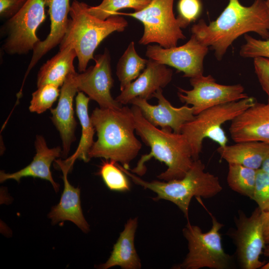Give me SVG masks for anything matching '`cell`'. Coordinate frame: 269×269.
Listing matches in <instances>:
<instances>
[{"instance_id": "27", "label": "cell", "mask_w": 269, "mask_h": 269, "mask_svg": "<svg viewBox=\"0 0 269 269\" xmlns=\"http://www.w3.org/2000/svg\"><path fill=\"white\" fill-rule=\"evenodd\" d=\"M151 0H103L95 6L88 7V11L92 15L102 20L116 15L120 9L131 8L138 11L147 6Z\"/></svg>"}, {"instance_id": "26", "label": "cell", "mask_w": 269, "mask_h": 269, "mask_svg": "<svg viewBox=\"0 0 269 269\" xmlns=\"http://www.w3.org/2000/svg\"><path fill=\"white\" fill-rule=\"evenodd\" d=\"M227 183L233 191L252 199L257 170L236 163H228Z\"/></svg>"}, {"instance_id": "14", "label": "cell", "mask_w": 269, "mask_h": 269, "mask_svg": "<svg viewBox=\"0 0 269 269\" xmlns=\"http://www.w3.org/2000/svg\"><path fill=\"white\" fill-rule=\"evenodd\" d=\"M154 97L158 101L156 105H150L147 100L139 97L134 98L129 104L137 106L145 119L155 127L180 134L184 124L195 116L192 107L187 105L179 108L173 107L163 95L161 88L155 93Z\"/></svg>"}, {"instance_id": "38", "label": "cell", "mask_w": 269, "mask_h": 269, "mask_svg": "<svg viewBox=\"0 0 269 269\" xmlns=\"http://www.w3.org/2000/svg\"><path fill=\"white\" fill-rule=\"evenodd\" d=\"M267 2L269 4V0H266Z\"/></svg>"}, {"instance_id": "1", "label": "cell", "mask_w": 269, "mask_h": 269, "mask_svg": "<svg viewBox=\"0 0 269 269\" xmlns=\"http://www.w3.org/2000/svg\"><path fill=\"white\" fill-rule=\"evenodd\" d=\"M191 30L201 43L212 48L220 60L241 35L253 32L264 40L269 39V4L266 0H255L246 6L239 0H229L215 20L207 24L200 19Z\"/></svg>"}, {"instance_id": "29", "label": "cell", "mask_w": 269, "mask_h": 269, "mask_svg": "<svg viewBox=\"0 0 269 269\" xmlns=\"http://www.w3.org/2000/svg\"><path fill=\"white\" fill-rule=\"evenodd\" d=\"M59 87L53 84H46L37 87L32 94L29 110L30 112L41 114L51 108L60 96Z\"/></svg>"}, {"instance_id": "23", "label": "cell", "mask_w": 269, "mask_h": 269, "mask_svg": "<svg viewBox=\"0 0 269 269\" xmlns=\"http://www.w3.org/2000/svg\"><path fill=\"white\" fill-rule=\"evenodd\" d=\"M76 57L75 50L70 46L60 49L40 67L37 74V87L46 84L62 86L68 75L76 72L73 62Z\"/></svg>"}, {"instance_id": "30", "label": "cell", "mask_w": 269, "mask_h": 269, "mask_svg": "<svg viewBox=\"0 0 269 269\" xmlns=\"http://www.w3.org/2000/svg\"><path fill=\"white\" fill-rule=\"evenodd\" d=\"M262 211H269V175L259 169L257 171L252 198Z\"/></svg>"}, {"instance_id": "8", "label": "cell", "mask_w": 269, "mask_h": 269, "mask_svg": "<svg viewBox=\"0 0 269 269\" xmlns=\"http://www.w3.org/2000/svg\"><path fill=\"white\" fill-rule=\"evenodd\" d=\"M174 0H151L142 10L131 13L117 12L116 15L132 16L144 26L143 35L139 43L147 45L157 43L168 48L177 46L178 40L184 39L177 19L173 11Z\"/></svg>"}, {"instance_id": "34", "label": "cell", "mask_w": 269, "mask_h": 269, "mask_svg": "<svg viewBox=\"0 0 269 269\" xmlns=\"http://www.w3.org/2000/svg\"><path fill=\"white\" fill-rule=\"evenodd\" d=\"M28 0H0V16L7 19L15 15Z\"/></svg>"}, {"instance_id": "35", "label": "cell", "mask_w": 269, "mask_h": 269, "mask_svg": "<svg viewBox=\"0 0 269 269\" xmlns=\"http://www.w3.org/2000/svg\"><path fill=\"white\" fill-rule=\"evenodd\" d=\"M262 230L266 245L269 244V211H262Z\"/></svg>"}, {"instance_id": "5", "label": "cell", "mask_w": 269, "mask_h": 269, "mask_svg": "<svg viewBox=\"0 0 269 269\" xmlns=\"http://www.w3.org/2000/svg\"><path fill=\"white\" fill-rule=\"evenodd\" d=\"M118 166L134 183L156 194L154 200H168L175 204L188 219V210L193 197L205 199L215 196L222 190L219 178L205 171V165L199 159L194 160L185 175L181 179L160 181H145L117 163Z\"/></svg>"}, {"instance_id": "2", "label": "cell", "mask_w": 269, "mask_h": 269, "mask_svg": "<svg viewBox=\"0 0 269 269\" xmlns=\"http://www.w3.org/2000/svg\"><path fill=\"white\" fill-rule=\"evenodd\" d=\"M91 119L97 133L89 153L92 158H104L120 162L126 169L137 155L142 144L134 134L135 120L131 108L119 110L96 108Z\"/></svg>"}, {"instance_id": "9", "label": "cell", "mask_w": 269, "mask_h": 269, "mask_svg": "<svg viewBox=\"0 0 269 269\" xmlns=\"http://www.w3.org/2000/svg\"><path fill=\"white\" fill-rule=\"evenodd\" d=\"M44 0H28L13 16L7 19L0 29L6 38L2 50L9 55L27 54L40 40L36 31L46 18Z\"/></svg>"}, {"instance_id": "31", "label": "cell", "mask_w": 269, "mask_h": 269, "mask_svg": "<svg viewBox=\"0 0 269 269\" xmlns=\"http://www.w3.org/2000/svg\"><path fill=\"white\" fill-rule=\"evenodd\" d=\"M245 43L242 45L239 54L243 58L262 57L269 58V39L261 40L245 34Z\"/></svg>"}, {"instance_id": "36", "label": "cell", "mask_w": 269, "mask_h": 269, "mask_svg": "<svg viewBox=\"0 0 269 269\" xmlns=\"http://www.w3.org/2000/svg\"><path fill=\"white\" fill-rule=\"evenodd\" d=\"M260 169L269 175V154L264 160Z\"/></svg>"}, {"instance_id": "7", "label": "cell", "mask_w": 269, "mask_h": 269, "mask_svg": "<svg viewBox=\"0 0 269 269\" xmlns=\"http://www.w3.org/2000/svg\"><path fill=\"white\" fill-rule=\"evenodd\" d=\"M209 213L212 225L207 232H203L199 226L191 224L188 220L182 232L188 242V252L182 263L173 269H229L232 267V258L225 252L220 233L224 225Z\"/></svg>"}, {"instance_id": "21", "label": "cell", "mask_w": 269, "mask_h": 269, "mask_svg": "<svg viewBox=\"0 0 269 269\" xmlns=\"http://www.w3.org/2000/svg\"><path fill=\"white\" fill-rule=\"evenodd\" d=\"M137 218H130L125 225L107 261L99 266L107 269L119 266L123 269H139L141 267L140 260L134 246V237L137 227Z\"/></svg>"}, {"instance_id": "16", "label": "cell", "mask_w": 269, "mask_h": 269, "mask_svg": "<svg viewBox=\"0 0 269 269\" xmlns=\"http://www.w3.org/2000/svg\"><path fill=\"white\" fill-rule=\"evenodd\" d=\"M172 76V70L166 65L149 58L139 76L121 91L115 99L122 105L129 104L136 97L148 100L154 97L159 89L165 87L171 82Z\"/></svg>"}, {"instance_id": "3", "label": "cell", "mask_w": 269, "mask_h": 269, "mask_svg": "<svg viewBox=\"0 0 269 269\" xmlns=\"http://www.w3.org/2000/svg\"><path fill=\"white\" fill-rule=\"evenodd\" d=\"M131 109L135 120V133L150 148V152L141 155L134 168L128 169L142 176L146 171L144 163L154 157L167 167L165 171L157 176L158 179L169 181L183 178L194 161L185 136L181 133L159 129L145 119L137 106L133 105Z\"/></svg>"}, {"instance_id": "15", "label": "cell", "mask_w": 269, "mask_h": 269, "mask_svg": "<svg viewBox=\"0 0 269 269\" xmlns=\"http://www.w3.org/2000/svg\"><path fill=\"white\" fill-rule=\"evenodd\" d=\"M76 74L75 72L68 75L62 86L56 107L50 109L52 122L61 137L62 154L64 157L67 156L72 142L76 140L75 132L77 123L73 105L74 97L79 92Z\"/></svg>"}, {"instance_id": "19", "label": "cell", "mask_w": 269, "mask_h": 269, "mask_svg": "<svg viewBox=\"0 0 269 269\" xmlns=\"http://www.w3.org/2000/svg\"><path fill=\"white\" fill-rule=\"evenodd\" d=\"M36 154L31 163L21 170L12 173L0 172V181L3 182L8 179H13L19 182L21 178L26 177L39 178L51 183L56 192L59 185L54 180L50 170L52 162L62 154L60 146L50 148L43 136L37 135L34 142Z\"/></svg>"}, {"instance_id": "33", "label": "cell", "mask_w": 269, "mask_h": 269, "mask_svg": "<svg viewBox=\"0 0 269 269\" xmlns=\"http://www.w3.org/2000/svg\"><path fill=\"white\" fill-rule=\"evenodd\" d=\"M255 72L263 90L268 97L269 106V58L258 57L254 58Z\"/></svg>"}, {"instance_id": "32", "label": "cell", "mask_w": 269, "mask_h": 269, "mask_svg": "<svg viewBox=\"0 0 269 269\" xmlns=\"http://www.w3.org/2000/svg\"><path fill=\"white\" fill-rule=\"evenodd\" d=\"M202 9L200 0H179L176 17L181 28H185L199 16Z\"/></svg>"}, {"instance_id": "11", "label": "cell", "mask_w": 269, "mask_h": 269, "mask_svg": "<svg viewBox=\"0 0 269 269\" xmlns=\"http://www.w3.org/2000/svg\"><path fill=\"white\" fill-rule=\"evenodd\" d=\"M236 229L231 237L236 247L239 264L243 269H261L265 264L260 256L266 246L262 230V211L257 207L247 217L239 212Z\"/></svg>"}, {"instance_id": "10", "label": "cell", "mask_w": 269, "mask_h": 269, "mask_svg": "<svg viewBox=\"0 0 269 269\" xmlns=\"http://www.w3.org/2000/svg\"><path fill=\"white\" fill-rule=\"evenodd\" d=\"M190 83L193 88L187 90L178 87L177 95L182 103L192 105L195 115L209 108L249 97L242 85H221L211 75L190 78Z\"/></svg>"}, {"instance_id": "37", "label": "cell", "mask_w": 269, "mask_h": 269, "mask_svg": "<svg viewBox=\"0 0 269 269\" xmlns=\"http://www.w3.org/2000/svg\"><path fill=\"white\" fill-rule=\"evenodd\" d=\"M263 254L265 256L269 258V244L266 245ZM261 269H269V261L267 263L266 262Z\"/></svg>"}, {"instance_id": "28", "label": "cell", "mask_w": 269, "mask_h": 269, "mask_svg": "<svg viewBox=\"0 0 269 269\" xmlns=\"http://www.w3.org/2000/svg\"><path fill=\"white\" fill-rule=\"evenodd\" d=\"M117 162L110 160L103 161L100 167L101 175L106 186L112 191L127 192L130 190V181L127 175L118 166Z\"/></svg>"}, {"instance_id": "24", "label": "cell", "mask_w": 269, "mask_h": 269, "mask_svg": "<svg viewBox=\"0 0 269 269\" xmlns=\"http://www.w3.org/2000/svg\"><path fill=\"white\" fill-rule=\"evenodd\" d=\"M90 99L82 92L79 91L76 97V111L81 126V136L77 148L73 155L63 161L71 169L74 161L80 159L87 162L90 160L88 153L94 141L96 132L91 117L88 114V104Z\"/></svg>"}, {"instance_id": "18", "label": "cell", "mask_w": 269, "mask_h": 269, "mask_svg": "<svg viewBox=\"0 0 269 269\" xmlns=\"http://www.w3.org/2000/svg\"><path fill=\"white\" fill-rule=\"evenodd\" d=\"M48 7L50 19V32L43 41L39 42L33 50V54L25 73L21 87L31 69L52 49L60 44L67 30L70 22L68 15L71 5L70 0H44Z\"/></svg>"}, {"instance_id": "13", "label": "cell", "mask_w": 269, "mask_h": 269, "mask_svg": "<svg viewBox=\"0 0 269 269\" xmlns=\"http://www.w3.org/2000/svg\"><path fill=\"white\" fill-rule=\"evenodd\" d=\"M94 60L95 65L80 74L77 73L76 79L79 91L86 94L100 108L120 109L122 105L114 99L111 93L114 80L109 50L106 48L103 54L96 55Z\"/></svg>"}, {"instance_id": "22", "label": "cell", "mask_w": 269, "mask_h": 269, "mask_svg": "<svg viewBox=\"0 0 269 269\" xmlns=\"http://www.w3.org/2000/svg\"><path fill=\"white\" fill-rule=\"evenodd\" d=\"M221 157L228 163H236L256 170L269 154V143L259 141L236 142L220 146L217 149Z\"/></svg>"}, {"instance_id": "4", "label": "cell", "mask_w": 269, "mask_h": 269, "mask_svg": "<svg viewBox=\"0 0 269 269\" xmlns=\"http://www.w3.org/2000/svg\"><path fill=\"white\" fill-rule=\"evenodd\" d=\"M84 2L74 0L69 14L71 17L66 33L60 44V49L67 46L74 48L78 60V70L83 72L100 43L115 31H123L128 23L119 15H114L102 20L88 11Z\"/></svg>"}, {"instance_id": "25", "label": "cell", "mask_w": 269, "mask_h": 269, "mask_svg": "<svg viewBox=\"0 0 269 269\" xmlns=\"http://www.w3.org/2000/svg\"><path fill=\"white\" fill-rule=\"evenodd\" d=\"M147 61L138 55L134 43L132 41L117 65L116 75L120 82L121 91L139 76L145 69Z\"/></svg>"}, {"instance_id": "6", "label": "cell", "mask_w": 269, "mask_h": 269, "mask_svg": "<svg viewBox=\"0 0 269 269\" xmlns=\"http://www.w3.org/2000/svg\"><path fill=\"white\" fill-rule=\"evenodd\" d=\"M256 102L255 98L248 97L215 106L202 111L184 124L181 133L189 143L193 160L199 159L205 138L212 139L220 146L226 145L228 139L222 128L223 124L232 121Z\"/></svg>"}, {"instance_id": "12", "label": "cell", "mask_w": 269, "mask_h": 269, "mask_svg": "<svg viewBox=\"0 0 269 269\" xmlns=\"http://www.w3.org/2000/svg\"><path fill=\"white\" fill-rule=\"evenodd\" d=\"M208 47L192 34L184 44L168 48L160 45H148L145 56L156 62L175 68L190 78L203 75V61Z\"/></svg>"}, {"instance_id": "17", "label": "cell", "mask_w": 269, "mask_h": 269, "mask_svg": "<svg viewBox=\"0 0 269 269\" xmlns=\"http://www.w3.org/2000/svg\"><path fill=\"white\" fill-rule=\"evenodd\" d=\"M229 132L235 142L259 141L269 143V106L256 102L231 121Z\"/></svg>"}, {"instance_id": "20", "label": "cell", "mask_w": 269, "mask_h": 269, "mask_svg": "<svg viewBox=\"0 0 269 269\" xmlns=\"http://www.w3.org/2000/svg\"><path fill=\"white\" fill-rule=\"evenodd\" d=\"M63 172L64 189L59 203L52 208L48 216L54 224L60 221H70L83 232L89 231V225L85 220L81 206L80 190L68 181L67 173L69 168L61 160H56Z\"/></svg>"}]
</instances>
